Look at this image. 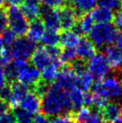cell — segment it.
<instances>
[{"instance_id":"33","label":"cell","mask_w":122,"mask_h":123,"mask_svg":"<svg viewBox=\"0 0 122 123\" xmlns=\"http://www.w3.org/2000/svg\"><path fill=\"white\" fill-rule=\"evenodd\" d=\"M50 85L43 81L42 79H40L37 82V84H35V86L30 89V91H32L34 93H36L41 99H42V97L46 94V92H48V90L49 88Z\"/></svg>"},{"instance_id":"19","label":"cell","mask_w":122,"mask_h":123,"mask_svg":"<svg viewBox=\"0 0 122 123\" xmlns=\"http://www.w3.org/2000/svg\"><path fill=\"white\" fill-rule=\"evenodd\" d=\"M45 31V24L41 18H37L31 21L29 30L27 31V38L33 42L41 41L42 35Z\"/></svg>"},{"instance_id":"30","label":"cell","mask_w":122,"mask_h":123,"mask_svg":"<svg viewBox=\"0 0 122 123\" xmlns=\"http://www.w3.org/2000/svg\"><path fill=\"white\" fill-rule=\"evenodd\" d=\"M76 50L74 48H65L61 51L59 59L63 64H70L75 59H76Z\"/></svg>"},{"instance_id":"12","label":"cell","mask_w":122,"mask_h":123,"mask_svg":"<svg viewBox=\"0 0 122 123\" xmlns=\"http://www.w3.org/2000/svg\"><path fill=\"white\" fill-rule=\"evenodd\" d=\"M75 50L78 58L85 60H89L96 55L95 45L86 36H84L80 39V41L76 46Z\"/></svg>"},{"instance_id":"48","label":"cell","mask_w":122,"mask_h":123,"mask_svg":"<svg viewBox=\"0 0 122 123\" xmlns=\"http://www.w3.org/2000/svg\"><path fill=\"white\" fill-rule=\"evenodd\" d=\"M6 2V0H0V9H2L5 7V4Z\"/></svg>"},{"instance_id":"39","label":"cell","mask_w":122,"mask_h":123,"mask_svg":"<svg viewBox=\"0 0 122 123\" xmlns=\"http://www.w3.org/2000/svg\"><path fill=\"white\" fill-rule=\"evenodd\" d=\"M41 2L44 6L54 9H58L66 5V0H41Z\"/></svg>"},{"instance_id":"21","label":"cell","mask_w":122,"mask_h":123,"mask_svg":"<svg viewBox=\"0 0 122 123\" xmlns=\"http://www.w3.org/2000/svg\"><path fill=\"white\" fill-rule=\"evenodd\" d=\"M64 65L62 62L60 61V59L56 62H53L52 64L49 66L46 67L44 69L41 70V79L45 81L46 83L50 85L52 82H54L55 80L57 79L58 75L59 69L62 66Z\"/></svg>"},{"instance_id":"49","label":"cell","mask_w":122,"mask_h":123,"mask_svg":"<svg viewBox=\"0 0 122 123\" xmlns=\"http://www.w3.org/2000/svg\"><path fill=\"white\" fill-rule=\"evenodd\" d=\"M119 120L122 122V106H121V110H120V114H119Z\"/></svg>"},{"instance_id":"2","label":"cell","mask_w":122,"mask_h":123,"mask_svg":"<svg viewBox=\"0 0 122 123\" xmlns=\"http://www.w3.org/2000/svg\"><path fill=\"white\" fill-rule=\"evenodd\" d=\"M117 36L118 31L116 27L110 24H97L89 32V39L100 50L106 45L114 43Z\"/></svg>"},{"instance_id":"47","label":"cell","mask_w":122,"mask_h":123,"mask_svg":"<svg viewBox=\"0 0 122 123\" xmlns=\"http://www.w3.org/2000/svg\"><path fill=\"white\" fill-rule=\"evenodd\" d=\"M115 42L116 44H117V47H119V49H122V31L120 33H118V36H117Z\"/></svg>"},{"instance_id":"14","label":"cell","mask_w":122,"mask_h":123,"mask_svg":"<svg viewBox=\"0 0 122 123\" xmlns=\"http://www.w3.org/2000/svg\"><path fill=\"white\" fill-rule=\"evenodd\" d=\"M121 110V104L119 102H109L106 106L101 111L102 120L104 123H113L119 120Z\"/></svg>"},{"instance_id":"31","label":"cell","mask_w":122,"mask_h":123,"mask_svg":"<svg viewBox=\"0 0 122 123\" xmlns=\"http://www.w3.org/2000/svg\"><path fill=\"white\" fill-rule=\"evenodd\" d=\"M4 72H5V75H6V81L8 82L9 85L14 82H16V79L18 78V75H19V72L15 68V67L13 65L12 62H11L10 64H8L7 66L5 67Z\"/></svg>"},{"instance_id":"27","label":"cell","mask_w":122,"mask_h":123,"mask_svg":"<svg viewBox=\"0 0 122 123\" xmlns=\"http://www.w3.org/2000/svg\"><path fill=\"white\" fill-rule=\"evenodd\" d=\"M70 68H71L72 71L75 74V75H79L87 71L88 69V62L87 60L82 59V58H78V59H75L73 62H71L70 64Z\"/></svg>"},{"instance_id":"13","label":"cell","mask_w":122,"mask_h":123,"mask_svg":"<svg viewBox=\"0 0 122 123\" xmlns=\"http://www.w3.org/2000/svg\"><path fill=\"white\" fill-rule=\"evenodd\" d=\"M40 70L37 69L35 67L28 66L25 69H24L18 75V81L19 83L23 84L24 86L32 88L35 84L40 80Z\"/></svg>"},{"instance_id":"9","label":"cell","mask_w":122,"mask_h":123,"mask_svg":"<svg viewBox=\"0 0 122 123\" xmlns=\"http://www.w3.org/2000/svg\"><path fill=\"white\" fill-rule=\"evenodd\" d=\"M58 15L60 21V27L62 31L71 30L74 25L76 24L79 19L75 14V9L70 6L66 4L62 7L58 8Z\"/></svg>"},{"instance_id":"29","label":"cell","mask_w":122,"mask_h":123,"mask_svg":"<svg viewBox=\"0 0 122 123\" xmlns=\"http://www.w3.org/2000/svg\"><path fill=\"white\" fill-rule=\"evenodd\" d=\"M78 21H79V24L81 25L82 30L84 31L85 35L88 34L93 27V22H94L91 14H88V13L85 14Z\"/></svg>"},{"instance_id":"28","label":"cell","mask_w":122,"mask_h":123,"mask_svg":"<svg viewBox=\"0 0 122 123\" xmlns=\"http://www.w3.org/2000/svg\"><path fill=\"white\" fill-rule=\"evenodd\" d=\"M92 113V110L89 107H83L76 112H72L71 116L76 123H84L87 120Z\"/></svg>"},{"instance_id":"36","label":"cell","mask_w":122,"mask_h":123,"mask_svg":"<svg viewBox=\"0 0 122 123\" xmlns=\"http://www.w3.org/2000/svg\"><path fill=\"white\" fill-rule=\"evenodd\" d=\"M50 123H76L71 114H63L52 117L49 120Z\"/></svg>"},{"instance_id":"15","label":"cell","mask_w":122,"mask_h":123,"mask_svg":"<svg viewBox=\"0 0 122 123\" xmlns=\"http://www.w3.org/2000/svg\"><path fill=\"white\" fill-rule=\"evenodd\" d=\"M12 95L10 99V107L12 109H14L20 105L22 101L24 99V97L28 93V87L24 86L23 84L19 82H14L10 84Z\"/></svg>"},{"instance_id":"22","label":"cell","mask_w":122,"mask_h":123,"mask_svg":"<svg viewBox=\"0 0 122 123\" xmlns=\"http://www.w3.org/2000/svg\"><path fill=\"white\" fill-rule=\"evenodd\" d=\"M80 39L76 33L71 30L62 31L60 32V44L61 48H74L80 41Z\"/></svg>"},{"instance_id":"1","label":"cell","mask_w":122,"mask_h":123,"mask_svg":"<svg viewBox=\"0 0 122 123\" xmlns=\"http://www.w3.org/2000/svg\"><path fill=\"white\" fill-rule=\"evenodd\" d=\"M41 110L47 117L63 114H71L73 107L69 92L63 89L57 82L51 84L42 99Z\"/></svg>"},{"instance_id":"45","label":"cell","mask_w":122,"mask_h":123,"mask_svg":"<svg viewBox=\"0 0 122 123\" xmlns=\"http://www.w3.org/2000/svg\"><path fill=\"white\" fill-rule=\"evenodd\" d=\"M6 78L5 75V72H4L2 67L0 66V88L3 87L4 86H6Z\"/></svg>"},{"instance_id":"46","label":"cell","mask_w":122,"mask_h":123,"mask_svg":"<svg viewBox=\"0 0 122 123\" xmlns=\"http://www.w3.org/2000/svg\"><path fill=\"white\" fill-rule=\"evenodd\" d=\"M24 0H6V2L10 6H22L24 4Z\"/></svg>"},{"instance_id":"16","label":"cell","mask_w":122,"mask_h":123,"mask_svg":"<svg viewBox=\"0 0 122 123\" xmlns=\"http://www.w3.org/2000/svg\"><path fill=\"white\" fill-rule=\"evenodd\" d=\"M41 0H24L21 10L28 20L33 21L40 18V7Z\"/></svg>"},{"instance_id":"32","label":"cell","mask_w":122,"mask_h":123,"mask_svg":"<svg viewBox=\"0 0 122 123\" xmlns=\"http://www.w3.org/2000/svg\"><path fill=\"white\" fill-rule=\"evenodd\" d=\"M0 36H1L0 38H1L4 47L6 48H11L16 41V34L12 30L6 29Z\"/></svg>"},{"instance_id":"42","label":"cell","mask_w":122,"mask_h":123,"mask_svg":"<svg viewBox=\"0 0 122 123\" xmlns=\"http://www.w3.org/2000/svg\"><path fill=\"white\" fill-rule=\"evenodd\" d=\"M92 101H93V96L92 93L89 92H86L84 93V105L85 107H91L92 106Z\"/></svg>"},{"instance_id":"20","label":"cell","mask_w":122,"mask_h":123,"mask_svg":"<svg viewBox=\"0 0 122 123\" xmlns=\"http://www.w3.org/2000/svg\"><path fill=\"white\" fill-rule=\"evenodd\" d=\"M96 2L97 0H73L70 6L75 9L78 19H80L84 14L94 8Z\"/></svg>"},{"instance_id":"8","label":"cell","mask_w":122,"mask_h":123,"mask_svg":"<svg viewBox=\"0 0 122 123\" xmlns=\"http://www.w3.org/2000/svg\"><path fill=\"white\" fill-rule=\"evenodd\" d=\"M57 83L67 92L76 87V75L72 71L69 64H64L60 68L57 77Z\"/></svg>"},{"instance_id":"23","label":"cell","mask_w":122,"mask_h":123,"mask_svg":"<svg viewBox=\"0 0 122 123\" xmlns=\"http://www.w3.org/2000/svg\"><path fill=\"white\" fill-rule=\"evenodd\" d=\"M69 96L73 107V112H76L77 111L83 108L84 105V93L81 89L75 87L69 91Z\"/></svg>"},{"instance_id":"44","label":"cell","mask_w":122,"mask_h":123,"mask_svg":"<svg viewBox=\"0 0 122 123\" xmlns=\"http://www.w3.org/2000/svg\"><path fill=\"white\" fill-rule=\"evenodd\" d=\"M10 104H8L6 102L0 101V116H3L10 111Z\"/></svg>"},{"instance_id":"43","label":"cell","mask_w":122,"mask_h":123,"mask_svg":"<svg viewBox=\"0 0 122 123\" xmlns=\"http://www.w3.org/2000/svg\"><path fill=\"white\" fill-rule=\"evenodd\" d=\"M31 123H50L49 120H48V117L45 116L44 114H37L36 116L32 119Z\"/></svg>"},{"instance_id":"35","label":"cell","mask_w":122,"mask_h":123,"mask_svg":"<svg viewBox=\"0 0 122 123\" xmlns=\"http://www.w3.org/2000/svg\"><path fill=\"white\" fill-rule=\"evenodd\" d=\"M8 26V14H7V9L4 7L0 9V35L6 30Z\"/></svg>"},{"instance_id":"10","label":"cell","mask_w":122,"mask_h":123,"mask_svg":"<svg viewBox=\"0 0 122 123\" xmlns=\"http://www.w3.org/2000/svg\"><path fill=\"white\" fill-rule=\"evenodd\" d=\"M105 55L112 70H117L122 67V49L114 45H108L101 49Z\"/></svg>"},{"instance_id":"38","label":"cell","mask_w":122,"mask_h":123,"mask_svg":"<svg viewBox=\"0 0 122 123\" xmlns=\"http://www.w3.org/2000/svg\"><path fill=\"white\" fill-rule=\"evenodd\" d=\"M84 123H104V122L102 120L101 111H98V110L94 109V108H92L90 117Z\"/></svg>"},{"instance_id":"17","label":"cell","mask_w":122,"mask_h":123,"mask_svg":"<svg viewBox=\"0 0 122 123\" xmlns=\"http://www.w3.org/2000/svg\"><path fill=\"white\" fill-rule=\"evenodd\" d=\"M20 105L23 109L29 111L31 114H36L41 110V98L36 93H34L32 91H30V92L27 93V95L24 97V99L22 101Z\"/></svg>"},{"instance_id":"26","label":"cell","mask_w":122,"mask_h":123,"mask_svg":"<svg viewBox=\"0 0 122 123\" xmlns=\"http://www.w3.org/2000/svg\"><path fill=\"white\" fill-rule=\"evenodd\" d=\"M13 114L17 123H31L33 119L31 113L19 106L13 109Z\"/></svg>"},{"instance_id":"34","label":"cell","mask_w":122,"mask_h":123,"mask_svg":"<svg viewBox=\"0 0 122 123\" xmlns=\"http://www.w3.org/2000/svg\"><path fill=\"white\" fill-rule=\"evenodd\" d=\"M100 6L106 7L110 10L119 11L122 7V0H97Z\"/></svg>"},{"instance_id":"3","label":"cell","mask_w":122,"mask_h":123,"mask_svg":"<svg viewBox=\"0 0 122 123\" xmlns=\"http://www.w3.org/2000/svg\"><path fill=\"white\" fill-rule=\"evenodd\" d=\"M8 14V24L11 30L14 31L17 36L23 37L27 34L30 24L29 20L25 17L21 8L17 6H10L7 9Z\"/></svg>"},{"instance_id":"6","label":"cell","mask_w":122,"mask_h":123,"mask_svg":"<svg viewBox=\"0 0 122 123\" xmlns=\"http://www.w3.org/2000/svg\"><path fill=\"white\" fill-rule=\"evenodd\" d=\"M102 86L106 97L109 100L119 102L122 99V85L121 82L114 75L109 76L102 80Z\"/></svg>"},{"instance_id":"11","label":"cell","mask_w":122,"mask_h":123,"mask_svg":"<svg viewBox=\"0 0 122 123\" xmlns=\"http://www.w3.org/2000/svg\"><path fill=\"white\" fill-rule=\"evenodd\" d=\"M30 63L39 70L44 69L46 67L53 63V60L46 49V47L37 48L30 57Z\"/></svg>"},{"instance_id":"5","label":"cell","mask_w":122,"mask_h":123,"mask_svg":"<svg viewBox=\"0 0 122 123\" xmlns=\"http://www.w3.org/2000/svg\"><path fill=\"white\" fill-rule=\"evenodd\" d=\"M35 49H36L35 42L31 41L28 38L24 37L16 39L14 45L11 47L13 57L24 60L30 58Z\"/></svg>"},{"instance_id":"18","label":"cell","mask_w":122,"mask_h":123,"mask_svg":"<svg viewBox=\"0 0 122 123\" xmlns=\"http://www.w3.org/2000/svg\"><path fill=\"white\" fill-rule=\"evenodd\" d=\"M114 13L106 7L98 6L91 11V15L93 21L98 24H110L114 19Z\"/></svg>"},{"instance_id":"4","label":"cell","mask_w":122,"mask_h":123,"mask_svg":"<svg viewBox=\"0 0 122 123\" xmlns=\"http://www.w3.org/2000/svg\"><path fill=\"white\" fill-rule=\"evenodd\" d=\"M88 69L96 80H102L110 72V65L103 53H98L88 62Z\"/></svg>"},{"instance_id":"25","label":"cell","mask_w":122,"mask_h":123,"mask_svg":"<svg viewBox=\"0 0 122 123\" xmlns=\"http://www.w3.org/2000/svg\"><path fill=\"white\" fill-rule=\"evenodd\" d=\"M60 41V34L56 30L48 29L44 31L41 42L45 46H57Z\"/></svg>"},{"instance_id":"24","label":"cell","mask_w":122,"mask_h":123,"mask_svg":"<svg viewBox=\"0 0 122 123\" xmlns=\"http://www.w3.org/2000/svg\"><path fill=\"white\" fill-rule=\"evenodd\" d=\"M93 84V76L90 72L86 71L81 75H76V87L81 89L83 92H88Z\"/></svg>"},{"instance_id":"7","label":"cell","mask_w":122,"mask_h":123,"mask_svg":"<svg viewBox=\"0 0 122 123\" xmlns=\"http://www.w3.org/2000/svg\"><path fill=\"white\" fill-rule=\"evenodd\" d=\"M40 18L44 23L45 27L51 30H61L60 21L58 11L57 9L49 7L47 6H41L40 7Z\"/></svg>"},{"instance_id":"37","label":"cell","mask_w":122,"mask_h":123,"mask_svg":"<svg viewBox=\"0 0 122 123\" xmlns=\"http://www.w3.org/2000/svg\"><path fill=\"white\" fill-rule=\"evenodd\" d=\"M11 95H12V91H11L10 85L4 86L0 88V101L8 103L10 102Z\"/></svg>"},{"instance_id":"41","label":"cell","mask_w":122,"mask_h":123,"mask_svg":"<svg viewBox=\"0 0 122 123\" xmlns=\"http://www.w3.org/2000/svg\"><path fill=\"white\" fill-rule=\"evenodd\" d=\"M15 118L14 114L11 113L10 111L6 114H5L3 116H0V123H15Z\"/></svg>"},{"instance_id":"40","label":"cell","mask_w":122,"mask_h":123,"mask_svg":"<svg viewBox=\"0 0 122 123\" xmlns=\"http://www.w3.org/2000/svg\"><path fill=\"white\" fill-rule=\"evenodd\" d=\"M113 24H114L116 29L122 31V9L117 11V13L114 14Z\"/></svg>"}]
</instances>
